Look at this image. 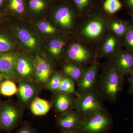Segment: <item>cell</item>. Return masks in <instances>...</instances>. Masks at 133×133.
Returning <instances> with one entry per match:
<instances>
[{
  "label": "cell",
  "mask_w": 133,
  "mask_h": 133,
  "mask_svg": "<svg viewBox=\"0 0 133 133\" xmlns=\"http://www.w3.org/2000/svg\"><path fill=\"white\" fill-rule=\"evenodd\" d=\"M122 75L114 66H112L108 69L101 79V91L104 97L109 101H115L122 89Z\"/></svg>",
  "instance_id": "6da1fadb"
},
{
  "label": "cell",
  "mask_w": 133,
  "mask_h": 133,
  "mask_svg": "<svg viewBox=\"0 0 133 133\" xmlns=\"http://www.w3.org/2000/svg\"><path fill=\"white\" fill-rule=\"evenodd\" d=\"M74 109L82 119L104 110L100 98L94 91L79 95L74 101Z\"/></svg>",
  "instance_id": "7a4b0ae2"
},
{
  "label": "cell",
  "mask_w": 133,
  "mask_h": 133,
  "mask_svg": "<svg viewBox=\"0 0 133 133\" xmlns=\"http://www.w3.org/2000/svg\"><path fill=\"white\" fill-rule=\"evenodd\" d=\"M112 124V119L104 110L82 119L79 133H104Z\"/></svg>",
  "instance_id": "3957f363"
},
{
  "label": "cell",
  "mask_w": 133,
  "mask_h": 133,
  "mask_svg": "<svg viewBox=\"0 0 133 133\" xmlns=\"http://www.w3.org/2000/svg\"><path fill=\"white\" fill-rule=\"evenodd\" d=\"M22 111L21 107L11 101L0 104V127L8 132L12 131L21 120Z\"/></svg>",
  "instance_id": "277c9868"
},
{
  "label": "cell",
  "mask_w": 133,
  "mask_h": 133,
  "mask_svg": "<svg viewBox=\"0 0 133 133\" xmlns=\"http://www.w3.org/2000/svg\"><path fill=\"white\" fill-rule=\"evenodd\" d=\"M17 87V95L20 104L23 107L29 106L39 92V85L34 82L20 80Z\"/></svg>",
  "instance_id": "5b68a950"
},
{
  "label": "cell",
  "mask_w": 133,
  "mask_h": 133,
  "mask_svg": "<svg viewBox=\"0 0 133 133\" xmlns=\"http://www.w3.org/2000/svg\"><path fill=\"white\" fill-rule=\"evenodd\" d=\"M82 120L79 114L76 110H72L59 114L56 124L61 132L79 133Z\"/></svg>",
  "instance_id": "8992f818"
},
{
  "label": "cell",
  "mask_w": 133,
  "mask_h": 133,
  "mask_svg": "<svg viewBox=\"0 0 133 133\" xmlns=\"http://www.w3.org/2000/svg\"><path fill=\"white\" fill-rule=\"evenodd\" d=\"M34 65L35 83L39 86L45 87L52 76L51 65L47 60L39 56L34 59Z\"/></svg>",
  "instance_id": "52a82bcc"
},
{
  "label": "cell",
  "mask_w": 133,
  "mask_h": 133,
  "mask_svg": "<svg viewBox=\"0 0 133 133\" xmlns=\"http://www.w3.org/2000/svg\"><path fill=\"white\" fill-rule=\"evenodd\" d=\"M17 58L16 55L10 52L0 54V72L4 78L15 81Z\"/></svg>",
  "instance_id": "ba28073f"
},
{
  "label": "cell",
  "mask_w": 133,
  "mask_h": 133,
  "mask_svg": "<svg viewBox=\"0 0 133 133\" xmlns=\"http://www.w3.org/2000/svg\"><path fill=\"white\" fill-rule=\"evenodd\" d=\"M98 67L97 63L94 62L89 68L85 70L81 79L77 83L80 92L79 95L93 91L97 83Z\"/></svg>",
  "instance_id": "9c48e42d"
},
{
  "label": "cell",
  "mask_w": 133,
  "mask_h": 133,
  "mask_svg": "<svg viewBox=\"0 0 133 133\" xmlns=\"http://www.w3.org/2000/svg\"><path fill=\"white\" fill-rule=\"evenodd\" d=\"M51 104V107L59 115L74 109V101L71 94L57 92H54Z\"/></svg>",
  "instance_id": "30bf717a"
},
{
  "label": "cell",
  "mask_w": 133,
  "mask_h": 133,
  "mask_svg": "<svg viewBox=\"0 0 133 133\" xmlns=\"http://www.w3.org/2000/svg\"><path fill=\"white\" fill-rule=\"evenodd\" d=\"M16 73L21 78V80L35 82V71L34 60L31 62L24 57H18L16 63Z\"/></svg>",
  "instance_id": "8fae6325"
},
{
  "label": "cell",
  "mask_w": 133,
  "mask_h": 133,
  "mask_svg": "<svg viewBox=\"0 0 133 133\" xmlns=\"http://www.w3.org/2000/svg\"><path fill=\"white\" fill-rule=\"evenodd\" d=\"M114 66L122 74L130 73L133 71V53L129 51L119 52Z\"/></svg>",
  "instance_id": "7c38bea8"
},
{
  "label": "cell",
  "mask_w": 133,
  "mask_h": 133,
  "mask_svg": "<svg viewBox=\"0 0 133 133\" xmlns=\"http://www.w3.org/2000/svg\"><path fill=\"white\" fill-rule=\"evenodd\" d=\"M68 56L71 61L78 63H84L91 58V54L88 50L78 43L72 44L68 51Z\"/></svg>",
  "instance_id": "4fadbf2b"
},
{
  "label": "cell",
  "mask_w": 133,
  "mask_h": 133,
  "mask_svg": "<svg viewBox=\"0 0 133 133\" xmlns=\"http://www.w3.org/2000/svg\"><path fill=\"white\" fill-rule=\"evenodd\" d=\"M104 23L100 19L92 20L83 28L82 34L84 36L90 39H95L99 37L104 31Z\"/></svg>",
  "instance_id": "5bb4252c"
},
{
  "label": "cell",
  "mask_w": 133,
  "mask_h": 133,
  "mask_svg": "<svg viewBox=\"0 0 133 133\" xmlns=\"http://www.w3.org/2000/svg\"><path fill=\"white\" fill-rule=\"evenodd\" d=\"M31 112L36 116H43L49 111L51 107V102L37 97L29 105Z\"/></svg>",
  "instance_id": "9a60e30c"
},
{
  "label": "cell",
  "mask_w": 133,
  "mask_h": 133,
  "mask_svg": "<svg viewBox=\"0 0 133 133\" xmlns=\"http://www.w3.org/2000/svg\"><path fill=\"white\" fill-rule=\"evenodd\" d=\"M55 17L56 22L63 28H69L72 25V13L66 7H62L58 9L55 14Z\"/></svg>",
  "instance_id": "2e32d148"
},
{
  "label": "cell",
  "mask_w": 133,
  "mask_h": 133,
  "mask_svg": "<svg viewBox=\"0 0 133 133\" xmlns=\"http://www.w3.org/2000/svg\"><path fill=\"white\" fill-rule=\"evenodd\" d=\"M85 70L73 64L67 63L64 65L63 72L65 77L77 83L81 79Z\"/></svg>",
  "instance_id": "e0dca14e"
},
{
  "label": "cell",
  "mask_w": 133,
  "mask_h": 133,
  "mask_svg": "<svg viewBox=\"0 0 133 133\" xmlns=\"http://www.w3.org/2000/svg\"><path fill=\"white\" fill-rule=\"evenodd\" d=\"M17 34L20 41L27 48L33 49L36 47V39L26 29H19Z\"/></svg>",
  "instance_id": "ac0fdd59"
},
{
  "label": "cell",
  "mask_w": 133,
  "mask_h": 133,
  "mask_svg": "<svg viewBox=\"0 0 133 133\" xmlns=\"http://www.w3.org/2000/svg\"><path fill=\"white\" fill-rule=\"evenodd\" d=\"M17 86L14 81L6 79L2 81L0 85V94L5 96H12L17 94Z\"/></svg>",
  "instance_id": "d6986e66"
},
{
  "label": "cell",
  "mask_w": 133,
  "mask_h": 133,
  "mask_svg": "<svg viewBox=\"0 0 133 133\" xmlns=\"http://www.w3.org/2000/svg\"><path fill=\"white\" fill-rule=\"evenodd\" d=\"M118 45V39L114 36H108L106 39L103 44L102 52L104 55H111L115 52Z\"/></svg>",
  "instance_id": "ffe728a7"
},
{
  "label": "cell",
  "mask_w": 133,
  "mask_h": 133,
  "mask_svg": "<svg viewBox=\"0 0 133 133\" xmlns=\"http://www.w3.org/2000/svg\"><path fill=\"white\" fill-rule=\"evenodd\" d=\"M65 44V42L61 39H53L49 44V51L53 57H58L60 55Z\"/></svg>",
  "instance_id": "44dd1931"
},
{
  "label": "cell",
  "mask_w": 133,
  "mask_h": 133,
  "mask_svg": "<svg viewBox=\"0 0 133 133\" xmlns=\"http://www.w3.org/2000/svg\"><path fill=\"white\" fill-rule=\"evenodd\" d=\"M63 77L59 73H55L51 77L45 85V88L54 92H58Z\"/></svg>",
  "instance_id": "7402d4cb"
},
{
  "label": "cell",
  "mask_w": 133,
  "mask_h": 133,
  "mask_svg": "<svg viewBox=\"0 0 133 133\" xmlns=\"http://www.w3.org/2000/svg\"><path fill=\"white\" fill-rule=\"evenodd\" d=\"M74 81L67 77H63L58 92L71 94L76 93Z\"/></svg>",
  "instance_id": "603a6c76"
},
{
  "label": "cell",
  "mask_w": 133,
  "mask_h": 133,
  "mask_svg": "<svg viewBox=\"0 0 133 133\" xmlns=\"http://www.w3.org/2000/svg\"><path fill=\"white\" fill-rule=\"evenodd\" d=\"M122 4L119 0H105L103 5L104 9L109 14H113L122 7Z\"/></svg>",
  "instance_id": "cb8c5ba5"
},
{
  "label": "cell",
  "mask_w": 133,
  "mask_h": 133,
  "mask_svg": "<svg viewBox=\"0 0 133 133\" xmlns=\"http://www.w3.org/2000/svg\"><path fill=\"white\" fill-rule=\"evenodd\" d=\"M128 26L126 23L121 21H113L110 24V28L112 31L119 36H122L125 35Z\"/></svg>",
  "instance_id": "d4e9b609"
},
{
  "label": "cell",
  "mask_w": 133,
  "mask_h": 133,
  "mask_svg": "<svg viewBox=\"0 0 133 133\" xmlns=\"http://www.w3.org/2000/svg\"><path fill=\"white\" fill-rule=\"evenodd\" d=\"M13 47L12 42L7 37L0 34V53L7 52Z\"/></svg>",
  "instance_id": "484cf974"
},
{
  "label": "cell",
  "mask_w": 133,
  "mask_h": 133,
  "mask_svg": "<svg viewBox=\"0 0 133 133\" xmlns=\"http://www.w3.org/2000/svg\"><path fill=\"white\" fill-rule=\"evenodd\" d=\"M125 44L129 51L133 53V26H128L125 35Z\"/></svg>",
  "instance_id": "4316f807"
},
{
  "label": "cell",
  "mask_w": 133,
  "mask_h": 133,
  "mask_svg": "<svg viewBox=\"0 0 133 133\" xmlns=\"http://www.w3.org/2000/svg\"><path fill=\"white\" fill-rule=\"evenodd\" d=\"M39 30L42 33L47 34H52L55 33L56 29L48 22L42 21L37 25Z\"/></svg>",
  "instance_id": "83f0119b"
},
{
  "label": "cell",
  "mask_w": 133,
  "mask_h": 133,
  "mask_svg": "<svg viewBox=\"0 0 133 133\" xmlns=\"http://www.w3.org/2000/svg\"><path fill=\"white\" fill-rule=\"evenodd\" d=\"M9 6L12 10L18 14L24 12V7L23 0H10Z\"/></svg>",
  "instance_id": "f1b7e54d"
},
{
  "label": "cell",
  "mask_w": 133,
  "mask_h": 133,
  "mask_svg": "<svg viewBox=\"0 0 133 133\" xmlns=\"http://www.w3.org/2000/svg\"><path fill=\"white\" fill-rule=\"evenodd\" d=\"M30 8L33 11L39 12L45 7V2L43 0H30L29 3Z\"/></svg>",
  "instance_id": "f546056e"
},
{
  "label": "cell",
  "mask_w": 133,
  "mask_h": 133,
  "mask_svg": "<svg viewBox=\"0 0 133 133\" xmlns=\"http://www.w3.org/2000/svg\"><path fill=\"white\" fill-rule=\"evenodd\" d=\"M15 133H37L32 126L29 123L24 122L21 127Z\"/></svg>",
  "instance_id": "4dcf8cb0"
},
{
  "label": "cell",
  "mask_w": 133,
  "mask_h": 133,
  "mask_svg": "<svg viewBox=\"0 0 133 133\" xmlns=\"http://www.w3.org/2000/svg\"><path fill=\"white\" fill-rule=\"evenodd\" d=\"M90 0H74V2L79 10L84 9L88 5Z\"/></svg>",
  "instance_id": "1f68e13d"
},
{
  "label": "cell",
  "mask_w": 133,
  "mask_h": 133,
  "mask_svg": "<svg viewBox=\"0 0 133 133\" xmlns=\"http://www.w3.org/2000/svg\"><path fill=\"white\" fill-rule=\"evenodd\" d=\"M129 77L128 78L129 87L128 92L129 94H133V71L129 73Z\"/></svg>",
  "instance_id": "d6a6232c"
},
{
  "label": "cell",
  "mask_w": 133,
  "mask_h": 133,
  "mask_svg": "<svg viewBox=\"0 0 133 133\" xmlns=\"http://www.w3.org/2000/svg\"><path fill=\"white\" fill-rule=\"evenodd\" d=\"M127 2L128 5L133 9V0H127Z\"/></svg>",
  "instance_id": "836d02e7"
},
{
  "label": "cell",
  "mask_w": 133,
  "mask_h": 133,
  "mask_svg": "<svg viewBox=\"0 0 133 133\" xmlns=\"http://www.w3.org/2000/svg\"><path fill=\"white\" fill-rule=\"evenodd\" d=\"M3 78H4V77H3L1 72H0V85H1V84L2 83V81H3Z\"/></svg>",
  "instance_id": "e575fe53"
},
{
  "label": "cell",
  "mask_w": 133,
  "mask_h": 133,
  "mask_svg": "<svg viewBox=\"0 0 133 133\" xmlns=\"http://www.w3.org/2000/svg\"><path fill=\"white\" fill-rule=\"evenodd\" d=\"M60 133H78L77 132H61Z\"/></svg>",
  "instance_id": "d590c367"
},
{
  "label": "cell",
  "mask_w": 133,
  "mask_h": 133,
  "mask_svg": "<svg viewBox=\"0 0 133 133\" xmlns=\"http://www.w3.org/2000/svg\"><path fill=\"white\" fill-rule=\"evenodd\" d=\"M3 0H0V5L2 4L3 2Z\"/></svg>",
  "instance_id": "8d00e7d4"
},
{
  "label": "cell",
  "mask_w": 133,
  "mask_h": 133,
  "mask_svg": "<svg viewBox=\"0 0 133 133\" xmlns=\"http://www.w3.org/2000/svg\"><path fill=\"white\" fill-rule=\"evenodd\" d=\"M131 16L132 17V18L133 19V13H132V14H131Z\"/></svg>",
  "instance_id": "74e56055"
},
{
  "label": "cell",
  "mask_w": 133,
  "mask_h": 133,
  "mask_svg": "<svg viewBox=\"0 0 133 133\" xmlns=\"http://www.w3.org/2000/svg\"><path fill=\"white\" fill-rule=\"evenodd\" d=\"M1 130H2V129L1 128V127H0V131H1Z\"/></svg>",
  "instance_id": "f35d334b"
}]
</instances>
